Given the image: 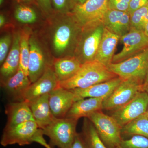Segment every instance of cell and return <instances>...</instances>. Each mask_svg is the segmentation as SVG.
<instances>
[{
	"label": "cell",
	"instance_id": "1f68e13d",
	"mask_svg": "<svg viewBox=\"0 0 148 148\" xmlns=\"http://www.w3.org/2000/svg\"><path fill=\"white\" fill-rule=\"evenodd\" d=\"M56 10L61 12H66L71 10V0H52Z\"/></svg>",
	"mask_w": 148,
	"mask_h": 148
},
{
	"label": "cell",
	"instance_id": "d6986e66",
	"mask_svg": "<svg viewBox=\"0 0 148 148\" xmlns=\"http://www.w3.org/2000/svg\"><path fill=\"white\" fill-rule=\"evenodd\" d=\"M49 94L42 95L29 103L35 121L41 130L50 124L55 118L49 106Z\"/></svg>",
	"mask_w": 148,
	"mask_h": 148
},
{
	"label": "cell",
	"instance_id": "7bdbcfd3",
	"mask_svg": "<svg viewBox=\"0 0 148 148\" xmlns=\"http://www.w3.org/2000/svg\"><path fill=\"white\" fill-rule=\"evenodd\" d=\"M4 0H0V4H1V5L2 4Z\"/></svg>",
	"mask_w": 148,
	"mask_h": 148
},
{
	"label": "cell",
	"instance_id": "5bb4252c",
	"mask_svg": "<svg viewBox=\"0 0 148 148\" xmlns=\"http://www.w3.org/2000/svg\"><path fill=\"white\" fill-rule=\"evenodd\" d=\"M29 43L30 54L28 72L29 79L33 83L42 75L49 65L46 64L41 47L34 37L30 38Z\"/></svg>",
	"mask_w": 148,
	"mask_h": 148
},
{
	"label": "cell",
	"instance_id": "d4e9b609",
	"mask_svg": "<svg viewBox=\"0 0 148 148\" xmlns=\"http://www.w3.org/2000/svg\"><path fill=\"white\" fill-rule=\"evenodd\" d=\"M83 137L89 148H107L99 137L90 120L85 118L82 128Z\"/></svg>",
	"mask_w": 148,
	"mask_h": 148
},
{
	"label": "cell",
	"instance_id": "83f0119b",
	"mask_svg": "<svg viewBox=\"0 0 148 148\" xmlns=\"http://www.w3.org/2000/svg\"><path fill=\"white\" fill-rule=\"evenodd\" d=\"M14 16L17 21L25 24L34 23L37 19V14L35 10L30 7L23 5L16 8Z\"/></svg>",
	"mask_w": 148,
	"mask_h": 148
},
{
	"label": "cell",
	"instance_id": "8992f818",
	"mask_svg": "<svg viewBox=\"0 0 148 148\" xmlns=\"http://www.w3.org/2000/svg\"><path fill=\"white\" fill-rule=\"evenodd\" d=\"M143 90V85L134 79L122 80L119 85L103 101V109L114 111L124 106Z\"/></svg>",
	"mask_w": 148,
	"mask_h": 148
},
{
	"label": "cell",
	"instance_id": "44dd1931",
	"mask_svg": "<svg viewBox=\"0 0 148 148\" xmlns=\"http://www.w3.org/2000/svg\"><path fill=\"white\" fill-rule=\"evenodd\" d=\"M104 98H88L74 102L69 110L66 117L78 120L80 118H87L90 115L103 109Z\"/></svg>",
	"mask_w": 148,
	"mask_h": 148
},
{
	"label": "cell",
	"instance_id": "4316f807",
	"mask_svg": "<svg viewBox=\"0 0 148 148\" xmlns=\"http://www.w3.org/2000/svg\"><path fill=\"white\" fill-rule=\"evenodd\" d=\"M130 15V29L144 32L148 23V4L135 11Z\"/></svg>",
	"mask_w": 148,
	"mask_h": 148
},
{
	"label": "cell",
	"instance_id": "d590c367",
	"mask_svg": "<svg viewBox=\"0 0 148 148\" xmlns=\"http://www.w3.org/2000/svg\"><path fill=\"white\" fill-rule=\"evenodd\" d=\"M42 9L46 12H49L51 10L50 0H38Z\"/></svg>",
	"mask_w": 148,
	"mask_h": 148
},
{
	"label": "cell",
	"instance_id": "8d00e7d4",
	"mask_svg": "<svg viewBox=\"0 0 148 148\" xmlns=\"http://www.w3.org/2000/svg\"><path fill=\"white\" fill-rule=\"evenodd\" d=\"M87 0H71L72 9L74 6L77 5L82 4L85 2Z\"/></svg>",
	"mask_w": 148,
	"mask_h": 148
},
{
	"label": "cell",
	"instance_id": "484cf974",
	"mask_svg": "<svg viewBox=\"0 0 148 148\" xmlns=\"http://www.w3.org/2000/svg\"><path fill=\"white\" fill-rule=\"evenodd\" d=\"M31 29L25 28L21 33L20 41V66L26 75L29 76L28 65L30 54V39Z\"/></svg>",
	"mask_w": 148,
	"mask_h": 148
},
{
	"label": "cell",
	"instance_id": "3957f363",
	"mask_svg": "<svg viewBox=\"0 0 148 148\" xmlns=\"http://www.w3.org/2000/svg\"><path fill=\"white\" fill-rule=\"evenodd\" d=\"M78 120L69 117L54 118L51 123L42 130L49 139V145L58 148H71L77 132Z\"/></svg>",
	"mask_w": 148,
	"mask_h": 148
},
{
	"label": "cell",
	"instance_id": "f1b7e54d",
	"mask_svg": "<svg viewBox=\"0 0 148 148\" xmlns=\"http://www.w3.org/2000/svg\"><path fill=\"white\" fill-rule=\"evenodd\" d=\"M117 148H148V138L140 135H135L123 139Z\"/></svg>",
	"mask_w": 148,
	"mask_h": 148
},
{
	"label": "cell",
	"instance_id": "836d02e7",
	"mask_svg": "<svg viewBox=\"0 0 148 148\" xmlns=\"http://www.w3.org/2000/svg\"><path fill=\"white\" fill-rule=\"evenodd\" d=\"M71 148H89L82 133H77Z\"/></svg>",
	"mask_w": 148,
	"mask_h": 148
},
{
	"label": "cell",
	"instance_id": "cb8c5ba5",
	"mask_svg": "<svg viewBox=\"0 0 148 148\" xmlns=\"http://www.w3.org/2000/svg\"><path fill=\"white\" fill-rule=\"evenodd\" d=\"M121 137L126 139L135 135L148 138V114L147 112L122 127Z\"/></svg>",
	"mask_w": 148,
	"mask_h": 148
},
{
	"label": "cell",
	"instance_id": "7a4b0ae2",
	"mask_svg": "<svg viewBox=\"0 0 148 148\" xmlns=\"http://www.w3.org/2000/svg\"><path fill=\"white\" fill-rule=\"evenodd\" d=\"M122 80L134 79L143 85L148 71V47L126 60L107 66Z\"/></svg>",
	"mask_w": 148,
	"mask_h": 148
},
{
	"label": "cell",
	"instance_id": "9c48e42d",
	"mask_svg": "<svg viewBox=\"0 0 148 148\" xmlns=\"http://www.w3.org/2000/svg\"><path fill=\"white\" fill-rule=\"evenodd\" d=\"M120 40L123 47L119 53L114 55L112 63L124 61L148 47V36L142 31L131 29L121 37Z\"/></svg>",
	"mask_w": 148,
	"mask_h": 148
},
{
	"label": "cell",
	"instance_id": "ba28073f",
	"mask_svg": "<svg viewBox=\"0 0 148 148\" xmlns=\"http://www.w3.org/2000/svg\"><path fill=\"white\" fill-rule=\"evenodd\" d=\"M148 108V94L145 91H142L129 103L112 111L111 116L122 127L147 112Z\"/></svg>",
	"mask_w": 148,
	"mask_h": 148
},
{
	"label": "cell",
	"instance_id": "7402d4cb",
	"mask_svg": "<svg viewBox=\"0 0 148 148\" xmlns=\"http://www.w3.org/2000/svg\"><path fill=\"white\" fill-rule=\"evenodd\" d=\"M80 28L76 22L75 24L66 23L59 25L56 30L53 38L54 50L58 54L66 51L74 39L77 28Z\"/></svg>",
	"mask_w": 148,
	"mask_h": 148
},
{
	"label": "cell",
	"instance_id": "e0dca14e",
	"mask_svg": "<svg viewBox=\"0 0 148 148\" xmlns=\"http://www.w3.org/2000/svg\"><path fill=\"white\" fill-rule=\"evenodd\" d=\"M21 33L16 32L14 35L12 46L5 61L1 68L2 84L14 75L20 66V41Z\"/></svg>",
	"mask_w": 148,
	"mask_h": 148
},
{
	"label": "cell",
	"instance_id": "277c9868",
	"mask_svg": "<svg viewBox=\"0 0 148 148\" xmlns=\"http://www.w3.org/2000/svg\"><path fill=\"white\" fill-rule=\"evenodd\" d=\"M109 0H87L82 4L77 5L71 9L72 18L81 29H86L103 23L108 10Z\"/></svg>",
	"mask_w": 148,
	"mask_h": 148
},
{
	"label": "cell",
	"instance_id": "8fae6325",
	"mask_svg": "<svg viewBox=\"0 0 148 148\" xmlns=\"http://www.w3.org/2000/svg\"><path fill=\"white\" fill-rule=\"evenodd\" d=\"M58 83L53 67L49 65L42 75L28 88L23 101L29 103L42 95L49 94L58 87Z\"/></svg>",
	"mask_w": 148,
	"mask_h": 148
},
{
	"label": "cell",
	"instance_id": "4fadbf2b",
	"mask_svg": "<svg viewBox=\"0 0 148 148\" xmlns=\"http://www.w3.org/2000/svg\"><path fill=\"white\" fill-rule=\"evenodd\" d=\"M122 79L117 77L84 88H76L71 90L73 92L75 102L88 98H106L121 83Z\"/></svg>",
	"mask_w": 148,
	"mask_h": 148
},
{
	"label": "cell",
	"instance_id": "74e56055",
	"mask_svg": "<svg viewBox=\"0 0 148 148\" xmlns=\"http://www.w3.org/2000/svg\"><path fill=\"white\" fill-rule=\"evenodd\" d=\"M5 16L2 14L0 15V27H2L4 25L5 23Z\"/></svg>",
	"mask_w": 148,
	"mask_h": 148
},
{
	"label": "cell",
	"instance_id": "52a82bcc",
	"mask_svg": "<svg viewBox=\"0 0 148 148\" xmlns=\"http://www.w3.org/2000/svg\"><path fill=\"white\" fill-rule=\"evenodd\" d=\"M35 121L23 123L8 129H4L0 143L3 147L13 145H27L34 143L39 130Z\"/></svg>",
	"mask_w": 148,
	"mask_h": 148
},
{
	"label": "cell",
	"instance_id": "9a60e30c",
	"mask_svg": "<svg viewBox=\"0 0 148 148\" xmlns=\"http://www.w3.org/2000/svg\"><path fill=\"white\" fill-rule=\"evenodd\" d=\"M105 28L120 37L130 31V15L128 12L108 9L103 20Z\"/></svg>",
	"mask_w": 148,
	"mask_h": 148
},
{
	"label": "cell",
	"instance_id": "ac0fdd59",
	"mask_svg": "<svg viewBox=\"0 0 148 148\" xmlns=\"http://www.w3.org/2000/svg\"><path fill=\"white\" fill-rule=\"evenodd\" d=\"M32 84L29 76L19 67L16 73L2 86L7 94L14 101H22L24 93Z\"/></svg>",
	"mask_w": 148,
	"mask_h": 148
},
{
	"label": "cell",
	"instance_id": "f35d334b",
	"mask_svg": "<svg viewBox=\"0 0 148 148\" xmlns=\"http://www.w3.org/2000/svg\"><path fill=\"white\" fill-rule=\"evenodd\" d=\"M143 90L147 92L148 94V83L147 84L143 86Z\"/></svg>",
	"mask_w": 148,
	"mask_h": 148
},
{
	"label": "cell",
	"instance_id": "5b68a950",
	"mask_svg": "<svg viewBox=\"0 0 148 148\" xmlns=\"http://www.w3.org/2000/svg\"><path fill=\"white\" fill-rule=\"evenodd\" d=\"M90 120L107 148H117L122 140V127L112 116L98 111L90 115Z\"/></svg>",
	"mask_w": 148,
	"mask_h": 148
},
{
	"label": "cell",
	"instance_id": "6da1fadb",
	"mask_svg": "<svg viewBox=\"0 0 148 148\" xmlns=\"http://www.w3.org/2000/svg\"><path fill=\"white\" fill-rule=\"evenodd\" d=\"M107 66L93 61L82 64L76 73L69 79L59 82L58 87L68 90L84 88L117 77Z\"/></svg>",
	"mask_w": 148,
	"mask_h": 148
},
{
	"label": "cell",
	"instance_id": "b9f144b4",
	"mask_svg": "<svg viewBox=\"0 0 148 148\" xmlns=\"http://www.w3.org/2000/svg\"><path fill=\"white\" fill-rule=\"evenodd\" d=\"M19 1L23 3H29L31 2L32 0H18Z\"/></svg>",
	"mask_w": 148,
	"mask_h": 148
},
{
	"label": "cell",
	"instance_id": "e575fe53",
	"mask_svg": "<svg viewBox=\"0 0 148 148\" xmlns=\"http://www.w3.org/2000/svg\"><path fill=\"white\" fill-rule=\"evenodd\" d=\"M43 133L41 129L39 130L38 134L34 139V143H38L45 148H53L49 144H47L43 137Z\"/></svg>",
	"mask_w": 148,
	"mask_h": 148
},
{
	"label": "cell",
	"instance_id": "60d3db41",
	"mask_svg": "<svg viewBox=\"0 0 148 148\" xmlns=\"http://www.w3.org/2000/svg\"><path fill=\"white\" fill-rule=\"evenodd\" d=\"M148 83V71L147 74V77H146V79L145 80V82H144V84H143V86L147 84Z\"/></svg>",
	"mask_w": 148,
	"mask_h": 148
},
{
	"label": "cell",
	"instance_id": "4dcf8cb0",
	"mask_svg": "<svg viewBox=\"0 0 148 148\" xmlns=\"http://www.w3.org/2000/svg\"><path fill=\"white\" fill-rule=\"evenodd\" d=\"M130 0H109L108 9L128 12Z\"/></svg>",
	"mask_w": 148,
	"mask_h": 148
},
{
	"label": "cell",
	"instance_id": "30bf717a",
	"mask_svg": "<svg viewBox=\"0 0 148 148\" xmlns=\"http://www.w3.org/2000/svg\"><path fill=\"white\" fill-rule=\"evenodd\" d=\"M105 27L101 23L93 27L81 29L84 37L80 47V56L78 58L82 64L95 60L101 42Z\"/></svg>",
	"mask_w": 148,
	"mask_h": 148
},
{
	"label": "cell",
	"instance_id": "ab89813d",
	"mask_svg": "<svg viewBox=\"0 0 148 148\" xmlns=\"http://www.w3.org/2000/svg\"><path fill=\"white\" fill-rule=\"evenodd\" d=\"M144 33L147 35L148 36V23L147 25H146L145 28V30H144Z\"/></svg>",
	"mask_w": 148,
	"mask_h": 148
},
{
	"label": "cell",
	"instance_id": "f546056e",
	"mask_svg": "<svg viewBox=\"0 0 148 148\" xmlns=\"http://www.w3.org/2000/svg\"><path fill=\"white\" fill-rule=\"evenodd\" d=\"M12 42L10 35H5L0 40V64H2L5 61L9 52L10 47Z\"/></svg>",
	"mask_w": 148,
	"mask_h": 148
},
{
	"label": "cell",
	"instance_id": "ffe728a7",
	"mask_svg": "<svg viewBox=\"0 0 148 148\" xmlns=\"http://www.w3.org/2000/svg\"><path fill=\"white\" fill-rule=\"evenodd\" d=\"M121 37L105 28L94 61L108 66L112 63Z\"/></svg>",
	"mask_w": 148,
	"mask_h": 148
},
{
	"label": "cell",
	"instance_id": "2e32d148",
	"mask_svg": "<svg viewBox=\"0 0 148 148\" xmlns=\"http://www.w3.org/2000/svg\"><path fill=\"white\" fill-rule=\"evenodd\" d=\"M5 112L8 119L4 129L14 127L26 122L35 121L29 103L27 101L10 102L6 106Z\"/></svg>",
	"mask_w": 148,
	"mask_h": 148
},
{
	"label": "cell",
	"instance_id": "603a6c76",
	"mask_svg": "<svg viewBox=\"0 0 148 148\" xmlns=\"http://www.w3.org/2000/svg\"><path fill=\"white\" fill-rule=\"evenodd\" d=\"M82 64L76 56H68L57 59L53 64V69L58 81L71 78L78 71Z\"/></svg>",
	"mask_w": 148,
	"mask_h": 148
},
{
	"label": "cell",
	"instance_id": "ee69618b",
	"mask_svg": "<svg viewBox=\"0 0 148 148\" xmlns=\"http://www.w3.org/2000/svg\"><path fill=\"white\" fill-rule=\"evenodd\" d=\"M147 113L148 114V108L147 109Z\"/></svg>",
	"mask_w": 148,
	"mask_h": 148
},
{
	"label": "cell",
	"instance_id": "7c38bea8",
	"mask_svg": "<svg viewBox=\"0 0 148 148\" xmlns=\"http://www.w3.org/2000/svg\"><path fill=\"white\" fill-rule=\"evenodd\" d=\"M75 101L71 90L58 87L49 94V104L53 116L57 118L66 117Z\"/></svg>",
	"mask_w": 148,
	"mask_h": 148
},
{
	"label": "cell",
	"instance_id": "d6a6232c",
	"mask_svg": "<svg viewBox=\"0 0 148 148\" xmlns=\"http://www.w3.org/2000/svg\"><path fill=\"white\" fill-rule=\"evenodd\" d=\"M148 4V0H130L128 12L131 14L135 11Z\"/></svg>",
	"mask_w": 148,
	"mask_h": 148
}]
</instances>
